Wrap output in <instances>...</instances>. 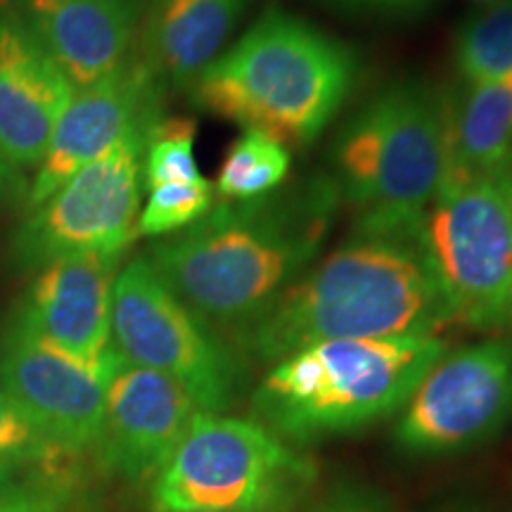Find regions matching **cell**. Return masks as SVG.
<instances>
[{
	"instance_id": "1",
	"label": "cell",
	"mask_w": 512,
	"mask_h": 512,
	"mask_svg": "<svg viewBox=\"0 0 512 512\" xmlns=\"http://www.w3.org/2000/svg\"><path fill=\"white\" fill-rule=\"evenodd\" d=\"M339 202L337 183L325 176L223 200L155 242L147 261L195 316L233 342L316 264Z\"/></svg>"
},
{
	"instance_id": "2",
	"label": "cell",
	"mask_w": 512,
	"mask_h": 512,
	"mask_svg": "<svg viewBox=\"0 0 512 512\" xmlns=\"http://www.w3.org/2000/svg\"><path fill=\"white\" fill-rule=\"evenodd\" d=\"M453 325L420 230H356L313 264L259 323L233 339L242 358L273 366L335 339L437 337Z\"/></svg>"
},
{
	"instance_id": "3",
	"label": "cell",
	"mask_w": 512,
	"mask_h": 512,
	"mask_svg": "<svg viewBox=\"0 0 512 512\" xmlns=\"http://www.w3.org/2000/svg\"><path fill=\"white\" fill-rule=\"evenodd\" d=\"M356 76L347 43L271 8L197 76L190 95L204 112L304 147L337 117Z\"/></svg>"
},
{
	"instance_id": "4",
	"label": "cell",
	"mask_w": 512,
	"mask_h": 512,
	"mask_svg": "<svg viewBox=\"0 0 512 512\" xmlns=\"http://www.w3.org/2000/svg\"><path fill=\"white\" fill-rule=\"evenodd\" d=\"M444 354L439 337L335 339L299 349L256 384V422L297 446L361 432L399 413Z\"/></svg>"
},
{
	"instance_id": "5",
	"label": "cell",
	"mask_w": 512,
	"mask_h": 512,
	"mask_svg": "<svg viewBox=\"0 0 512 512\" xmlns=\"http://www.w3.org/2000/svg\"><path fill=\"white\" fill-rule=\"evenodd\" d=\"M446 91L422 81L387 88L342 128L332 147L339 195L356 230L413 233L444 178Z\"/></svg>"
},
{
	"instance_id": "6",
	"label": "cell",
	"mask_w": 512,
	"mask_h": 512,
	"mask_svg": "<svg viewBox=\"0 0 512 512\" xmlns=\"http://www.w3.org/2000/svg\"><path fill=\"white\" fill-rule=\"evenodd\" d=\"M316 465L256 420L197 413L152 484L155 512H290Z\"/></svg>"
},
{
	"instance_id": "7",
	"label": "cell",
	"mask_w": 512,
	"mask_h": 512,
	"mask_svg": "<svg viewBox=\"0 0 512 512\" xmlns=\"http://www.w3.org/2000/svg\"><path fill=\"white\" fill-rule=\"evenodd\" d=\"M112 347L131 366L181 384L202 413L223 415L247 389L245 358L166 287L145 256L112 287Z\"/></svg>"
},
{
	"instance_id": "8",
	"label": "cell",
	"mask_w": 512,
	"mask_h": 512,
	"mask_svg": "<svg viewBox=\"0 0 512 512\" xmlns=\"http://www.w3.org/2000/svg\"><path fill=\"white\" fill-rule=\"evenodd\" d=\"M420 240L451 309L453 325H512V209L501 185L439 188L422 216Z\"/></svg>"
},
{
	"instance_id": "9",
	"label": "cell",
	"mask_w": 512,
	"mask_h": 512,
	"mask_svg": "<svg viewBox=\"0 0 512 512\" xmlns=\"http://www.w3.org/2000/svg\"><path fill=\"white\" fill-rule=\"evenodd\" d=\"M152 128L128 133L34 209L15 235L19 264L46 266L67 254H124L138 238L143 155Z\"/></svg>"
},
{
	"instance_id": "10",
	"label": "cell",
	"mask_w": 512,
	"mask_h": 512,
	"mask_svg": "<svg viewBox=\"0 0 512 512\" xmlns=\"http://www.w3.org/2000/svg\"><path fill=\"white\" fill-rule=\"evenodd\" d=\"M399 413L394 441L408 456H458L496 439L512 420V342L444 354Z\"/></svg>"
},
{
	"instance_id": "11",
	"label": "cell",
	"mask_w": 512,
	"mask_h": 512,
	"mask_svg": "<svg viewBox=\"0 0 512 512\" xmlns=\"http://www.w3.org/2000/svg\"><path fill=\"white\" fill-rule=\"evenodd\" d=\"M119 358L112 347L98 366L83 363L15 318L0 344V389L27 413L57 456L95 453L107 384Z\"/></svg>"
},
{
	"instance_id": "12",
	"label": "cell",
	"mask_w": 512,
	"mask_h": 512,
	"mask_svg": "<svg viewBox=\"0 0 512 512\" xmlns=\"http://www.w3.org/2000/svg\"><path fill=\"white\" fill-rule=\"evenodd\" d=\"M164 93V83L136 53L110 76L76 91L31 185L29 207H41L67 178L131 131L155 126L162 119Z\"/></svg>"
},
{
	"instance_id": "13",
	"label": "cell",
	"mask_w": 512,
	"mask_h": 512,
	"mask_svg": "<svg viewBox=\"0 0 512 512\" xmlns=\"http://www.w3.org/2000/svg\"><path fill=\"white\" fill-rule=\"evenodd\" d=\"M197 413L202 411L181 384L119 358L107 384L105 422L95 456L124 482L155 479Z\"/></svg>"
},
{
	"instance_id": "14",
	"label": "cell",
	"mask_w": 512,
	"mask_h": 512,
	"mask_svg": "<svg viewBox=\"0 0 512 512\" xmlns=\"http://www.w3.org/2000/svg\"><path fill=\"white\" fill-rule=\"evenodd\" d=\"M74 86L15 8L0 10V159L43 164Z\"/></svg>"
},
{
	"instance_id": "15",
	"label": "cell",
	"mask_w": 512,
	"mask_h": 512,
	"mask_svg": "<svg viewBox=\"0 0 512 512\" xmlns=\"http://www.w3.org/2000/svg\"><path fill=\"white\" fill-rule=\"evenodd\" d=\"M119 261L114 254H67L50 261L17 318L64 354L98 366L112 349V287Z\"/></svg>"
},
{
	"instance_id": "16",
	"label": "cell",
	"mask_w": 512,
	"mask_h": 512,
	"mask_svg": "<svg viewBox=\"0 0 512 512\" xmlns=\"http://www.w3.org/2000/svg\"><path fill=\"white\" fill-rule=\"evenodd\" d=\"M15 10L74 91L131 57L143 15L140 0H17Z\"/></svg>"
},
{
	"instance_id": "17",
	"label": "cell",
	"mask_w": 512,
	"mask_h": 512,
	"mask_svg": "<svg viewBox=\"0 0 512 512\" xmlns=\"http://www.w3.org/2000/svg\"><path fill=\"white\" fill-rule=\"evenodd\" d=\"M247 0H147L138 57L166 88H188L221 55Z\"/></svg>"
},
{
	"instance_id": "18",
	"label": "cell",
	"mask_w": 512,
	"mask_h": 512,
	"mask_svg": "<svg viewBox=\"0 0 512 512\" xmlns=\"http://www.w3.org/2000/svg\"><path fill=\"white\" fill-rule=\"evenodd\" d=\"M512 166V79L446 91L444 178L439 188L501 183Z\"/></svg>"
},
{
	"instance_id": "19",
	"label": "cell",
	"mask_w": 512,
	"mask_h": 512,
	"mask_svg": "<svg viewBox=\"0 0 512 512\" xmlns=\"http://www.w3.org/2000/svg\"><path fill=\"white\" fill-rule=\"evenodd\" d=\"M292 155L285 143L256 128H245L223 159L216 190L223 200L242 202L278 190L290 174Z\"/></svg>"
},
{
	"instance_id": "20",
	"label": "cell",
	"mask_w": 512,
	"mask_h": 512,
	"mask_svg": "<svg viewBox=\"0 0 512 512\" xmlns=\"http://www.w3.org/2000/svg\"><path fill=\"white\" fill-rule=\"evenodd\" d=\"M456 67L465 83L512 79V0L467 17L456 36Z\"/></svg>"
},
{
	"instance_id": "21",
	"label": "cell",
	"mask_w": 512,
	"mask_h": 512,
	"mask_svg": "<svg viewBox=\"0 0 512 512\" xmlns=\"http://www.w3.org/2000/svg\"><path fill=\"white\" fill-rule=\"evenodd\" d=\"M195 121L185 117L159 119L147 136L143 155V183L147 190L159 185H202L195 159Z\"/></svg>"
},
{
	"instance_id": "22",
	"label": "cell",
	"mask_w": 512,
	"mask_h": 512,
	"mask_svg": "<svg viewBox=\"0 0 512 512\" xmlns=\"http://www.w3.org/2000/svg\"><path fill=\"white\" fill-rule=\"evenodd\" d=\"M214 207L211 183L202 185H159L150 190L145 209L138 216V235L162 238L188 228Z\"/></svg>"
},
{
	"instance_id": "23",
	"label": "cell",
	"mask_w": 512,
	"mask_h": 512,
	"mask_svg": "<svg viewBox=\"0 0 512 512\" xmlns=\"http://www.w3.org/2000/svg\"><path fill=\"white\" fill-rule=\"evenodd\" d=\"M74 486L62 479H38L0 486V512H72Z\"/></svg>"
},
{
	"instance_id": "24",
	"label": "cell",
	"mask_w": 512,
	"mask_h": 512,
	"mask_svg": "<svg viewBox=\"0 0 512 512\" xmlns=\"http://www.w3.org/2000/svg\"><path fill=\"white\" fill-rule=\"evenodd\" d=\"M38 456H57V453L50 451L15 399L0 389V460L10 463L12 458Z\"/></svg>"
},
{
	"instance_id": "25",
	"label": "cell",
	"mask_w": 512,
	"mask_h": 512,
	"mask_svg": "<svg viewBox=\"0 0 512 512\" xmlns=\"http://www.w3.org/2000/svg\"><path fill=\"white\" fill-rule=\"evenodd\" d=\"M316 512H387L380 498L356 486H339L318 505Z\"/></svg>"
},
{
	"instance_id": "26",
	"label": "cell",
	"mask_w": 512,
	"mask_h": 512,
	"mask_svg": "<svg viewBox=\"0 0 512 512\" xmlns=\"http://www.w3.org/2000/svg\"><path fill=\"white\" fill-rule=\"evenodd\" d=\"M342 5H356V8H408V5L420 3V0H335Z\"/></svg>"
},
{
	"instance_id": "27",
	"label": "cell",
	"mask_w": 512,
	"mask_h": 512,
	"mask_svg": "<svg viewBox=\"0 0 512 512\" xmlns=\"http://www.w3.org/2000/svg\"><path fill=\"white\" fill-rule=\"evenodd\" d=\"M501 190H503V195H505V200H508V204H510V209H512V166H510V171L508 174H505L503 178H501Z\"/></svg>"
},
{
	"instance_id": "28",
	"label": "cell",
	"mask_w": 512,
	"mask_h": 512,
	"mask_svg": "<svg viewBox=\"0 0 512 512\" xmlns=\"http://www.w3.org/2000/svg\"><path fill=\"white\" fill-rule=\"evenodd\" d=\"M8 477H10V463L8 460H0V486H3V482Z\"/></svg>"
},
{
	"instance_id": "29",
	"label": "cell",
	"mask_w": 512,
	"mask_h": 512,
	"mask_svg": "<svg viewBox=\"0 0 512 512\" xmlns=\"http://www.w3.org/2000/svg\"><path fill=\"white\" fill-rule=\"evenodd\" d=\"M12 169V166H8L3 162V159H0V185H3V181H5V174H8V171Z\"/></svg>"
},
{
	"instance_id": "30",
	"label": "cell",
	"mask_w": 512,
	"mask_h": 512,
	"mask_svg": "<svg viewBox=\"0 0 512 512\" xmlns=\"http://www.w3.org/2000/svg\"><path fill=\"white\" fill-rule=\"evenodd\" d=\"M202 512H280V510H202Z\"/></svg>"
},
{
	"instance_id": "31",
	"label": "cell",
	"mask_w": 512,
	"mask_h": 512,
	"mask_svg": "<svg viewBox=\"0 0 512 512\" xmlns=\"http://www.w3.org/2000/svg\"><path fill=\"white\" fill-rule=\"evenodd\" d=\"M472 3H479V5H484V8H486V5L496 3V0H472Z\"/></svg>"
},
{
	"instance_id": "32",
	"label": "cell",
	"mask_w": 512,
	"mask_h": 512,
	"mask_svg": "<svg viewBox=\"0 0 512 512\" xmlns=\"http://www.w3.org/2000/svg\"><path fill=\"white\" fill-rule=\"evenodd\" d=\"M448 512H467V510H448Z\"/></svg>"
}]
</instances>
